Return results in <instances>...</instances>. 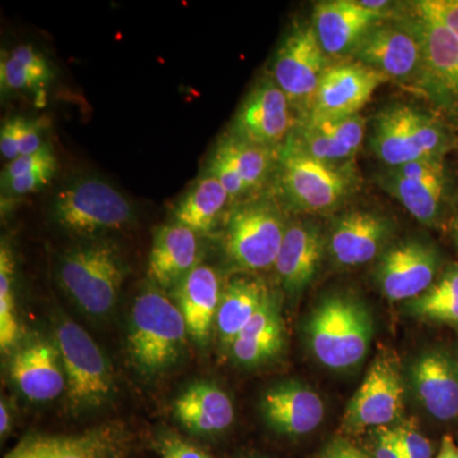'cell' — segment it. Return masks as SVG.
<instances>
[{"label": "cell", "mask_w": 458, "mask_h": 458, "mask_svg": "<svg viewBox=\"0 0 458 458\" xmlns=\"http://www.w3.org/2000/svg\"><path fill=\"white\" fill-rule=\"evenodd\" d=\"M129 274L122 250L111 238L83 240L57 262V283L81 311L95 318L114 312Z\"/></svg>", "instance_id": "1"}, {"label": "cell", "mask_w": 458, "mask_h": 458, "mask_svg": "<svg viewBox=\"0 0 458 458\" xmlns=\"http://www.w3.org/2000/svg\"><path fill=\"white\" fill-rule=\"evenodd\" d=\"M188 337L177 304L149 283L135 298L129 318L126 346L132 367L147 378L167 372L185 352Z\"/></svg>", "instance_id": "2"}, {"label": "cell", "mask_w": 458, "mask_h": 458, "mask_svg": "<svg viewBox=\"0 0 458 458\" xmlns=\"http://www.w3.org/2000/svg\"><path fill=\"white\" fill-rule=\"evenodd\" d=\"M276 191L295 212H331L357 189L358 176L352 162L328 164L304 152L293 135L278 148Z\"/></svg>", "instance_id": "3"}, {"label": "cell", "mask_w": 458, "mask_h": 458, "mask_svg": "<svg viewBox=\"0 0 458 458\" xmlns=\"http://www.w3.org/2000/svg\"><path fill=\"white\" fill-rule=\"evenodd\" d=\"M50 218L66 233L92 240L131 227L137 214L131 199L113 183L86 174L57 190L51 199Z\"/></svg>", "instance_id": "4"}, {"label": "cell", "mask_w": 458, "mask_h": 458, "mask_svg": "<svg viewBox=\"0 0 458 458\" xmlns=\"http://www.w3.org/2000/svg\"><path fill=\"white\" fill-rule=\"evenodd\" d=\"M53 339L64 367L68 409L80 415L110 403L116 394V379L98 344L62 311L54 313Z\"/></svg>", "instance_id": "5"}, {"label": "cell", "mask_w": 458, "mask_h": 458, "mask_svg": "<svg viewBox=\"0 0 458 458\" xmlns=\"http://www.w3.org/2000/svg\"><path fill=\"white\" fill-rule=\"evenodd\" d=\"M372 318L360 301L330 295L316 307L307 324V336L319 363L333 369L357 366L369 352Z\"/></svg>", "instance_id": "6"}, {"label": "cell", "mask_w": 458, "mask_h": 458, "mask_svg": "<svg viewBox=\"0 0 458 458\" xmlns=\"http://www.w3.org/2000/svg\"><path fill=\"white\" fill-rule=\"evenodd\" d=\"M399 14L420 42L421 71L415 89L458 123L457 36L415 2L401 5Z\"/></svg>", "instance_id": "7"}, {"label": "cell", "mask_w": 458, "mask_h": 458, "mask_svg": "<svg viewBox=\"0 0 458 458\" xmlns=\"http://www.w3.org/2000/svg\"><path fill=\"white\" fill-rule=\"evenodd\" d=\"M370 148L387 167L442 159L448 137L438 120L406 104L384 108L373 120Z\"/></svg>", "instance_id": "8"}, {"label": "cell", "mask_w": 458, "mask_h": 458, "mask_svg": "<svg viewBox=\"0 0 458 458\" xmlns=\"http://www.w3.org/2000/svg\"><path fill=\"white\" fill-rule=\"evenodd\" d=\"M288 223L273 199L238 204L227 214L223 250L232 264L242 270L269 269L276 264Z\"/></svg>", "instance_id": "9"}, {"label": "cell", "mask_w": 458, "mask_h": 458, "mask_svg": "<svg viewBox=\"0 0 458 458\" xmlns=\"http://www.w3.org/2000/svg\"><path fill=\"white\" fill-rule=\"evenodd\" d=\"M328 66L327 55L312 25L294 26L280 44L271 78L284 92L294 113L300 114L298 122L309 116L319 81Z\"/></svg>", "instance_id": "10"}, {"label": "cell", "mask_w": 458, "mask_h": 458, "mask_svg": "<svg viewBox=\"0 0 458 458\" xmlns=\"http://www.w3.org/2000/svg\"><path fill=\"white\" fill-rule=\"evenodd\" d=\"M352 62L369 66L396 82L415 89L420 77L421 47L417 35L399 13L369 30L352 51Z\"/></svg>", "instance_id": "11"}, {"label": "cell", "mask_w": 458, "mask_h": 458, "mask_svg": "<svg viewBox=\"0 0 458 458\" xmlns=\"http://www.w3.org/2000/svg\"><path fill=\"white\" fill-rule=\"evenodd\" d=\"M293 113L276 81L262 78L241 102L228 134L256 146L278 149L297 126Z\"/></svg>", "instance_id": "12"}, {"label": "cell", "mask_w": 458, "mask_h": 458, "mask_svg": "<svg viewBox=\"0 0 458 458\" xmlns=\"http://www.w3.org/2000/svg\"><path fill=\"white\" fill-rule=\"evenodd\" d=\"M403 385L399 360L381 352L349 403L344 424L351 430L384 428L403 411Z\"/></svg>", "instance_id": "13"}, {"label": "cell", "mask_w": 458, "mask_h": 458, "mask_svg": "<svg viewBox=\"0 0 458 458\" xmlns=\"http://www.w3.org/2000/svg\"><path fill=\"white\" fill-rule=\"evenodd\" d=\"M384 74L357 62L330 65L322 75L306 119L340 120L360 114L379 86Z\"/></svg>", "instance_id": "14"}, {"label": "cell", "mask_w": 458, "mask_h": 458, "mask_svg": "<svg viewBox=\"0 0 458 458\" xmlns=\"http://www.w3.org/2000/svg\"><path fill=\"white\" fill-rule=\"evenodd\" d=\"M377 182L418 222L434 225L439 221L445 191L442 159H423L387 167L377 176Z\"/></svg>", "instance_id": "15"}, {"label": "cell", "mask_w": 458, "mask_h": 458, "mask_svg": "<svg viewBox=\"0 0 458 458\" xmlns=\"http://www.w3.org/2000/svg\"><path fill=\"white\" fill-rule=\"evenodd\" d=\"M9 377L31 403H49L66 391L62 357L53 336H35L12 352Z\"/></svg>", "instance_id": "16"}, {"label": "cell", "mask_w": 458, "mask_h": 458, "mask_svg": "<svg viewBox=\"0 0 458 458\" xmlns=\"http://www.w3.org/2000/svg\"><path fill=\"white\" fill-rule=\"evenodd\" d=\"M438 252L429 243L409 240L397 243L379 259L377 280L388 300L418 298L433 285Z\"/></svg>", "instance_id": "17"}, {"label": "cell", "mask_w": 458, "mask_h": 458, "mask_svg": "<svg viewBox=\"0 0 458 458\" xmlns=\"http://www.w3.org/2000/svg\"><path fill=\"white\" fill-rule=\"evenodd\" d=\"M390 16L393 13L372 11L360 2L328 0L315 5L312 27L327 56L351 55L363 36Z\"/></svg>", "instance_id": "18"}, {"label": "cell", "mask_w": 458, "mask_h": 458, "mask_svg": "<svg viewBox=\"0 0 458 458\" xmlns=\"http://www.w3.org/2000/svg\"><path fill=\"white\" fill-rule=\"evenodd\" d=\"M199 237L194 231L176 222L157 227L148 259L150 284L162 291H174L201 264Z\"/></svg>", "instance_id": "19"}, {"label": "cell", "mask_w": 458, "mask_h": 458, "mask_svg": "<svg viewBox=\"0 0 458 458\" xmlns=\"http://www.w3.org/2000/svg\"><path fill=\"white\" fill-rule=\"evenodd\" d=\"M262 418L271 429L285 436L311 433L325 417L324 401L300 382H282L267 388L260 401Z\"/></svg>", "instance_id": "20"}, {"label": "cell", "mask_w": 458, "mask_h": 458, "mask_svg": "<svg viewBox=\"0 0 458 458\" xmlns=\"http://www.w3.org/2000/svg\"><path fill=\"white\" fill-rule=\"evenodd\" d=\"M391 233L386 216L369 210H352L337 219L328 247L344 267H358L372 261L384 249Z\"/></svg>", "instance_id": "21"}, {"label": "cell", "mask_w": 458, "mask_h": 458, "mask_svg": "<svg viewBox=\"0 0 458 458\" xmlns=\"http://www.w3.org/2000/svg\"><path fill=\"white\" fill-rule=\"evenodd\" d=\"M174 292L176 304L185 318L190 339L204 348L209 343L216 327L223 292L221 276L212 265L201 262L180 283Z\"/></svg>", "instance_id": "22"}, {"label": "cell", "mask_w": 458, "mask_h": 458, "mask_svg": "<svg viewBox=\"0 0 458 458\" xmlns=\"http://www.w3.org/2000/svg\"><path fill=\"white\" fill-rule=\"evenodd\" d=\"M366 129V120L357 114L340 120H301L292 135L313 158L345 164L360 150Z\"/></svg>", "instance_id": "23"}, {"label": "cell", "mask_w": 458, "mask_h": 458, "mask_svg": "<svg viewBox=\"0 0 458 458\" xmlns=\"http://www.w3.org/2000/svg\"><path fill=\"white\" fill-rule=\"evenodd\" d=\"M324 237L318 225L311 222L288 223L274 269L280 284L289 294L302 292L321 262Z\"/></svg>", "instance_id": "24"}, {"label": "cell", "mask_w": 458, "mask_h": 458, "mask_svg": "<svg viewBox=\"0 0 458 458\" xmlns=\"http://www.w3.org/2000/svg\"><path fill=\"white\" fill-rule=\"evenodd\" d=\"M174 415L180 426L194 436L212 437L232 426L234 408L231 397L218 385L197 381L174 400Z\"/></svg>", "instance_id": "25"}, {"label": "cell", "mask_w": 458, "mask_h": 458, "mask_svg": "<svg viewBox=\"0 0 458 458\" xmlns=\"http://www.w3.org/2000/svg\"><path fill=\"white\" fill-rule=\"evenodd\" d=\"M411 375L419 399L432 417L443 421L458 417V367L445 352L421 355Z\"/></svg>", "instance_id": "26"}, {"label": "cell", "mask_w": 458, "mask_h": 458, "mask_svg": "<svg viewBox=\"0 0 458 458\" xmlns=\"http://www.w3.org/2000/svg\"><path fill=\"white\" fill-rule=\"evenodd\" d=\"M283 345L284 327L279 301L271 293L229 349L237 364L256 367L276 358Z\"/></svg>", "instance_id": "27"}, {"label": "cell", "mask_w": 458, "mask_h": 458, "mask_svg": "<svg viewBox=\"0 0 458 458\" xmlns=\"http://www.w3.org/2000/svg\"><path fill=\"white\" fill-rule=\"evenodd\" d=\"M270 294L267 285L255 276H237L225 286L216 319L223 345L231 348Z\"/></svg>", "instance_id": "28"}, {"label": "cell", "mask_w": 458, "mask_h": 458, "mask_svg": "<svg viewBox=\"0 0 458 458\" xmlns=\"http://www.w3.org/2000/svg\"><path fill=\"white\" fill-rule=\"evenodd\" d=\"M132 447L128 427L111 421L72 436H53L49 458H129Z\"/></svg>", "instance_id": "29"}, {"label": "cell", "mask_w": 458, "mask_h": 458, "mask_svg": "<svg viewBox=\"0 0 458 458\" xmlns=\"http://www.w3.org/2000/svg\"><path fill=\"white\" fill-rule=\"evenodd\" d=\"M231 198L213 174L204 172L177 201L172 222L194 231L199 236L212 233Z\"/></svg>", "instance_id": "30"}, {"label": "cell", "mask_w": 458, "mask_h": 458, "mask_svg": "<svg viewBox=\"0 0 458 458\" xmlns=\"http://www.w3.org/2000/svg\"><path fill=\"white\" fill-rule=\"evenodd\" d=\"M213 152L223 157L245 183L247 192L262 188L276 174L278 149L256 146L225 134L216 141Z\"/></svg>", "instance_id": "31"}, {"label": "cell", "mask_w": 458, "mask_h": 458, "mask_svg": "<svg viewBox=\"0 0 458 458\" xmlns=\"http://www.w3.org/2000/svg\"><path fill=\"white\" fill-rule=\"evenodd\" d=\"M16 259L7 241L0 246V349L12 352L22 342V325L17 307Z\"/></svg>", "instance_id": "32"}, {"label": "cell", "mask_w": 458, "mask_h": 458, "mask_svg": "<svg viewBox=\"0 0 458 458\" xmlns=\"http://www.w3.org/2000/svg\"><path fill=\"white\" fill-rule=\"evenodd\" d=\"M45 123L26 117H13L3 123L0 129V152L8 162L18 157L32 155L45 146Z\"/></svg>", "instance_id": "33"}, {"label": "cell", "mask_w": 458, "mask_h": 458, "mask_svg": "<svg viewBox=\"0 0 458 458\" xmlns=\"http://www.w3.org/2000/svg\"><path fill=\"white\" fill-rule=\"evenodd\" d=\"M50 81L51 78L36 73L32 69L18 62L9 54V51L3 53L0 60V87L3 93L27 92V90L36 92L44 89Z\"/></svg>", "instance_id": "34"}, {"label": "cell", "mask_w": 458, "mask_h": 458, "mask_svg": "<svg viewBox=\"0 0 458 458\" xmlns=\"http://www.w3.org/2000/svg\"><path fill=\"white\" fill-rule=\"evenodd\" d=\"M412 312L420 318L458 325V301L450 298H432L421 294L411 304Z\"/></svg>", "instance_id": "35"}, {"label": "cell", "mask_w": 458, "mask_h": 458, "mask_svg": "<svg viewBox=\"0 0 458 458\" xmlns=\"http://www.w3.org/2000/svg\"><path fill=\"white\" fill-rule=\"evenodd\" d=\"M57 171V165H47L40 170L30 172L23 176L8 181H2V192L8 197H23L33 194L47 188L54 179Z\"/></svg>", "instance_id": "36"}, {"label": "cell", "mask_w": 458, "mask_h": 458, "mask_svg": "<svg viewBox=\"0 0 458 458\" xmlns=\"http://www.w3.org/2000/svg\"><path fill=\"white\" fill-rule=\"evenodd\" d=\"M54 165H57L55 153H54L50 144H45L40 150L32 153V155L21 156L14 161L8 162L3 168L2 174H0V179H2L0 182L16 179V177L30 174V172Z\"/></svg>", "instance_id": "37"}, {"label": "cell", "mask_w": 458, "mask_h": 458, "mask_svg": "<svg viewBox=\"0 0 458 458\" xmlns=\"http://www.w3.org/2000/svg\"><path fill=\"white\" fill-rule=\"evenodd\" d=\"M156 447L162 458H212L203 448L171 432L158 434Z\"/></svg>", "instance_id": "38"}, {"label": "cell", "mask_w": 458, "mask_h": 458, "mask_svg": "<svg viewBox=\"0 0 458 458\" xmlns=\"http://www.w3.org/2000/svg\"><path fill=\"white\" fill-rule=\"evenodd\" d=\"M394 430L405 458H432V445L412 423H405Z\"/></svg>", "instance_id": "39"}, {"label": "cell", "mask_w": 458, "mask_h": 458, "mask_svg": "<svg viewBox=\"0 0 458 458\" xmlns=\"http://www.w3.org/2000/svg\"><path fill=\"white\" fill-rule=\"evenodd\" d=\"M415 3L458 38V0H421Z\"/></svg>", "instance_id": "40"}, {"label": "cell", "mask_w": 458, "mask_h": 458, "mask_svg": "<svg viewBox=\"0 0 458 458\" xmlns=\"http://www.w3.org/2000/svg\"><path fill=\"white\" fill-rule=\"evenodd\" d=\"M53 436L30 434L4 458H49Z\"/></svg>", "instance_id": "41"}, {"label": "cell", "mask_w": 458, "mask_h": 458, "mask_svg": "<svg viewBox=\"0 0 458 458\" xmlns=\"http://www.w3.org/2000/svg\"><path fill=\"white\" fill-rule=\"evenodd\" d=\"M376 458H405L401 451L394 430L378 428L376 441Z\"/></svg>", "instance_id": "42"}, {"label": "cell", "mask_w": 458, "mask_h": 458, "mask_svg": "<svg viewBox=\"0 0 458 458\" xmlns=\"http://www.w3.org/2000/svg\"><path fill=\"white\" fill-rule=\"evenodd\" d=\"M432 298H450L458 301V265L451 267L437 284L424 293Z\"/></svg>", "instance_id": "43"}, {"label": "cell", "mask_w": 458, "mask_h": 458, "mask_svg": "<svg viewBox=\"0 0 458 458\" xmlns=\"http://www.w3.org/2000/svg\"><path fill=\"white\" fill-rule=\"evenodd\" d=\"M318 458H370L346 439H334L322 450Z\"/></svg>", "instance_id": "44"}, {"label": "cell", "mask_w": 458, "mask_h": 458, "mask_svg": "<svg viewBox=\"0 0 458 458\" xmlns=\"http://www.w3.org/2000/svg\"><path fill=\"white\" fill-rule=\"evenodd\" d=\"M13 427V410L7 399L3 397L0 401V437L2 439L7 438Z\"/></svg>", "instance_id": "45"}, {"label": "cell", "mask_w": 458, "mask_h": 458, "mask_svg": "<svg viewBox=\"0 0 458 458\" xmlns=\"http://www.w3.org/2000/svg\"><path fill=\"white\" fill-rule=\"evenodd\" d=\"M437 458H458V448L450 437L443 438L441 451Z\"/></svg>", "instance_id": "46"}, {"label": "cell", "mask_w": 458, "mask_h": 458, "mask_svg": "<svg viewBox=\"0 0 458 458\" xmlns=\"http://www.w3.org/2000/svg\"><path fill=\"white\" fill-rule=\"evenodd\" d=\"M241 458H260V457H241Z\"/></svg>", "instance_id": "47"}, {"label": "cell", "mask_w": 458, "mask_h": 458, "mask_svg": "<svg viewBox=\"0 0 458 458\" xmlns=\"http://www.w3.org/2000/svg\"><path fill=\"white\" fill-rule=\"evenodd\" d=\"M457 241H458V236H457Z\"/></svg>", "instance_id": "48"}]
</instances>
